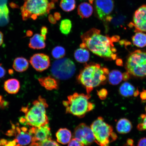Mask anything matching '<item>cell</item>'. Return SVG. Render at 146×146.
Segmentation results:
<instances>
[{
	"mask_svg": "<svg viewBox=\"0 0 146 146\" xmlns=\"http://www.w3.org/2000/svg\"><path fill=\"white\" fill-rule=\"evenodd\" d=\"M82 42L80 48H86L93 53L106 59H117L116 50L113 43L119 40V36L110 37L100 34V30L93 28L81 36Z\"/></svg>",
	"mask_w": 146,
	"mask_h": 146,
	"instance_id": "cell-1",
	"label": "cell"
},
{
	"mask_svg": "<svg viewBox=\"0 0 146 146\" xmlns=\"http://www.w3.org/2000/svg\"><path fill=\"white\" fill-rule=\"evenodd\" d=\"M108 69L102 67L99 64H86L82 69L77 77L78 81L86 89L87 94L90 95L95 88L104 83Z\"/></svg>",
	"mask_w": 146,
	"mask_h": 146,
	"instance_id": "cell-2",
	"label": "cell"
},
{
	"mask_svg": "<svg viewBox=\"0 0 146 146\" xmlns=\"http://www.w3.org/2000/svg\"><path fill=\"white\" fill-rule=\"evenodd\" d=\"M32 106L23 107L21 109L25 116L20 118V123L23 125H29L32 127H38L48 123L46 109L48 107L46 100L39 96L37 100L32 103Z\"/></svg>",
	"mask_w": 146,
	"mask_h": 146,
	"instance_id": "cell-3",
	"label": "cell"
},
{
	"mask_svg": "<svg viewBox=\"0 0 146 146\" xmlns=\"http://www.w3.org/2000/svg\"><path fill=\"white\" fill-rule=\"evenodd\" d=\"M90 95L75 93L67 97V100L63 102L66 113L81 118L95 107L94 104L90 101Z\"/></svg>",
	"mask_w": 146,
	"mask_h": 146,
	"instance_id": "cell-4",
	"label": "cell"
},
{
	"mask_svg": "<svg viewBox=\"0 0 146 146\" xmlns=\"http://www.w3.org/2000/svg\"><path fill=\"white\" fill-rule=\"evenodd\" d=\"M54 8V3L49 0H25L21 8V15L23 21L29 18L35 20L39 16L49 14Z\"/></svg>",
	"mask_w": 146,
	"mask_h": 146,
	"instance_id": "cell-5",
	"label": "cell"
},
{
	"mask_svg": "<svg viewBox=\"0 0 146 146\" xmlns=\"http://www.w3.org/2000/svg\"><path fill=\"white\" fill-rule=\"evenodd\" d=\"M90 127L95 142L100 146H109L110 142L116 139V135L113 132V127L106 123L102 117L93 122Z\"/></svg>",
	"mask_w": 146,
	"mask_h": 146,
	"instance_id": "cell-6",
	"label": "cell"
},
{
	"mask_svg": "<svg viewBox=\"0 0 146 146\" xmlns=\"http://www.w3.org/2000/svg\"><path fill=\"white\" fill-rule=\"evenodd\" d=\"M129 74L138 77L146 76V52L135 51L129 54L125 65Z\"/></svg>",
	"mask_w": 146,
	"mask_h": 146,
	"instance_id": "cell-7",
	"label": "cell"
},
{
	"mask_svg": "<svg viewBox=\"0 0 146 146\" xmlns=\"http://www.w3.org/2000/svg\"><path fill=\"white\" fill-rule=\"evenodd\" d=\"M75 65L68 58H62L54 62L51 68V72L56 79L66 80L72 78L76 72Z\"/></svg>",
	"mask_w": 146,
	"mask_h": 146,
	"instance_id": "cell-8",
	"label": "cell"
},
{
	"mask_svg": "<svg viewBox=\"0 0 146 146\" xmlns=\"http://www.w3.org/2000/svg\"><path fill=\"white\" fill-rule=\"evenodd\" d=\"M74 138L83 143L85 146H89L95 142L94 134L91 127L84 123L80 124L75 129Z\"/></svg>",
	"mask_w": 146,
	"mask_h": 146,
	"instance_id": "cell-9",
	"label": "cell"
},
{
	"mask_svg": "<svg viewBox=\"0 0 146 146\" xmlns=\"http://www.w3.org/2000/svg\"><path fill=\"white\" fill-rule=\"evenodd\" d=\"M94 3L96 15L98 19L104 21L106 18L110 16V14L113 10V1L94 0Z\"/></svg>",
	"mask_w": 146,
	"mask_h": 146,
	"instance_id": "cell-10",
	"label": "cell"
},
{
	"mask_svg": "<svg viewBox=\"0 0 146 146\" xmlns=\"http://www.w3.org/2000/svg\"><path fill=\"white\" fill-rule=\"evenodd\" d=\"M129 25L134 28L135 32H146V5H142L135 11L133 21Z\"/></svg>",
	"mask_w": 146,
	"mask_h": 146,
	"instance_id": "cell-11",
	"label": "cell"
},
{
	"mask_svg": "<svg viewBox=\"0 0 146 146\" xmlns=\"http://www.w3.org/2000/svg\"><path fill=\"white\" fill-rule=\"evenodd\" d=\"M14 133L15 139L14 140L20 146H26L28 145L32 141V136L28 130L27 128L23 127L20 128L13 125L12 129L9 131L8 135Z\"/></svg>",
	"mask_w": 146,
	"mask_h": 146,
	"instance_id": "cell-12",
	"label": "cell"
},
{
	"mask_svg": "<svg viewBox=\"0 0 146 146\" xmlns=\"http://www.w3.org/2000/svg\"><path fill=\"white\" fill-rule=\"evenodd\" d=\"M29 131L32 136V143L52 139V134L48 124L39 127H32Z\"/></svg>",
	"mask_w": 146,
	"mask_h": 146,
	"instance_id": "cell-13",
	"label": "cell"
},
{
	"mask_svg": "<svg viewBox=\"0 0 146 146\" xmlns=\"http://www.w3.org/2000/svg\"><path fill=\"white\" fill-rule=\"evenodd\" d=\"M30 62L33 68L37 72H43L50 65V57L43 53L34 54L30 58Z\"/></svg>",
	"mask_w": 146,
	"mask_h": 146,
	"instance_id": "cell-14",
	"label": "cell"
},
{
	"mask_svg": "<svg viewBox=\"0 0 146 146\" xmlns=\"http://www.w3.org/2000/svg\"><path fill=\"white\" fill-rule=\"evenodd\" d=\"M46 37L41 34H35L30 39L29 46L33 50H41L45 48Z\"/></svg>",
	"mask_w": 146,
	"mask_h": 146,
	"instance_id": "cell-15",
	"label": "cell"
},
{
	"mask_svg": "<svg viewBox=\"0 0 146 146\" xmlns=\"http://www.w3.org/2000/svg\"><path fill=\"white\" fill-rule=\"evenodd\" d=\"M8 0H0V27L8 24L9 21V11L7 6Z\"/></svg>",
	"mask_w": 146,
	"mask_h": 146,
	"instance_id": "cell-16",
	"label": "cell"
},
{
	"mask_svg": "<svg viewBox=\"0 0 146 146\" xmlns=\"http://www.w3.org/2000/svg\"><path fill=\"white\" fill-rule=\"evenodd\" d=\"M38 80L42 86L46 90H56L59 88V84L57 79L50 76L40 78Z\"/></svg>",
	"mask_w": 146,
	"mask_h": 146,
	"instance_id": "cell-17",
	"label": "cell"
},
{
	"mask_svg": "<svg viewBox=\"0 0 146 146\" xmlns=\"http://www.w3.org/2000/svg\"><path fill=\"white\" fill-rule=\"evenodd\" d=\"M5 90L10 94H16L19 92L20 83L15 78H11L5 81L3 85Z\"/></svg>",
	"mask_w": 146,
	"mask_h": 146,
	"instance_id": "cell-18",
	"label": "cell"
},
{
	"mask_svg": "<svg viewBox=\"0 0 146 146\" xmlns=\"http://www.w3.org/2000/svg\"><path fill=\"white\" fill-rule=\"evenodd\" d=\"M56 136L59 143L66 145L70 141L72 135L70 131L66 128H61L56 132Z\"/></svg>",
	"mask_w": 146,
	"mask_h": 146,
	"instance_id": "cell-19",
	"label": "cell"
},
{
	"mask_svg": "<svg viewBox=\"0 0 146 146\" xmlns=\"http://www.w3.org/2000/svg\"><path fill=\"white\" fill-rule=\"evenodd\" d=\"M29 67L28 61L23 57L16 58L14 60L13 67L18 72H22L26 71Z\"/></svg>",
	"mask_w": 146,
	"mask_h": 146,
	"instance_id": "cell-20",
	"label": "cell"
},
{
	"mask_svg": "<svg viewBox=\"0 0 146 146\" xmlns=\"http://www.w3.org/2000/svg\"><path fill=\"white\" fill-rule=\"evenodd\" d=\"M93 12V7L88 3H81L78 7V14L82 19L90 17Z\"/></svg>",
	"mask_w": 146,
	"mask_h": 146,
	"instance_id": "cell-21",
	"label": "cell"
},
{
	"mask_svg": "<svg viewBox=\"0 0 146 146\" xmlns=\"http://www.w3.org/2000/svg\"><path fill=\"white\" fill-rule=\"evenodd\" d=\"M132 128V123L126 118L121 119L117 123V130L120 134H126L130 132Z\"/></svg>",
	"mask_w": 146,
	"mask_h": 146,
	"instance_id": "cell-22",
	"label": "cell"
},
{
	"mask_svg": "<svg viewBox=\"0 0 146 146\" xmlns=\"http://www.w3.org/2000/svg\"><path fill=\"white\" fill-rule=\"evenodd\" d=\"M74 55L75 59L78 62L85 63L89 61L90 54L87 49L80 48L75 51Z\"/></svg>",
	"mask_w": 146,
	"mask_h": 146,
	"instance_id": "cell-23",
	"label": "cell"
},
{
	"mask_svg": "<svg viewBox=\"0 0 146 146\" xmlns=\"http://www.w3.org/2000/svg\"><path fill=\"white\" fill-rule=\"evenodd\" d=\"M132 41L133 44L140 48L146 46V34L142 32H137L133 36Z\"/></svg>",
	"mask_w": 146,
	"mask_h": 146,
	"instance_id": "cell-24",
	"label": "cell"
},
{
	"mask_svg": "<svg viewBox=\"0 0 146 146\" xmlns=\"http://www.w3.org/2000/svg\"><path fill=\"white\" fill-rule=\"evenodd\" d=\"M136 90L135 88L132 84L128 82H125L120 86L119 92L121 96L125 97H128L134 96Z\"/></svg>",
	"mask_w": 146,
	"mask_h": 146,
	"instance_id": "cell-25",
	"label": "cell"
},
{
	"mask_svg": "<svg viewBox=\"0 0 146 146\" xmlns=\"http://www.w3.org/2000/svg\"><path fill=\"white\" fill-rule=\"evenodd\" d=\"M123 80V74L119 71L113 70L109 73L108 81L111 85L118 84Z\"/></svg>",
	"mask_w": 146,
	"mask_h": 146,
	"instance_id": "cell-26",
	"label": "cell"
},
{
	"mask_svg": "<svg viewBox=\"0 0 146 146\" xmlns=\"http://www.w3.org/2000/svg\"><path fill=\"white\" fill-rule=\"evenodd\" d=\"M75 0H61L60 7L65 12L72 11L76 7Z\"/></svg>",
	"mask_w": 146,
	"mask_h": 146,
	"instance_id": "cell-27",
	"label": "cell"
},
{
	"mask_svg": "<svg viewBox=\"0 0 146 146\" xmlns=\"http://www.w3.org/2000/svg\"><path fill=\"white\" fill-rule=\"evenodd\" d=\"M72 28V22L70 20L65 19L62 21L60 26V30L62 33L65 35H68L70 33Z\"/></svg>",
	"mask_w": 146,
	"mask_h": 146,
	"instance_id": "cell-28",
	"label": "cell"
},
{
	"mask_svg": "<svg viewBox=\"0 0 146 146\" xmlns=\"http://www.w3.org/2000/svg\"><path fill=\"white\" fill-rule=\"evenodd\" d=\"M66 51L64 48L61 46L55 47L52 50V55L55 59H59L63 58L65 56Z\"/></svg>",
	"mask_w": 146,
	"mask_h": 146,
	"instance_id": "cell-29",
	"label": "cell"
},
{
	"mask_svg": "<svg viewBox=\"0 0 146 146\" xmlns=\"http://www.w3.org/2000/svg\"><path fill=\"white\" fill-rule=\"evenodd\" d=\"M30 146H60L56 141L52 139L40 142L32 143Z\"/></svg>",
	"mask_w": 146,
	"mask_h": 146,
	"instance_id": "cell-30",
	"label": "cell"
},
{
	"mask_svg": "<svg viewBox=\"0 0 146 146\" xmlns=\"http://www.w3.org/2000/svg\"><path fill=\"white\" fill-rule=\"evenodd\" d=\"M142 122L138 125V130L140 131L146 130V113L142 114L141 116Z\"/></svg>",
	"mask_w": 146,
	"mask_h": 146,
	"instance_id": "cell-31",
	"label": "cell"
},
{
	"mask_svg": "<svg viewBox=\"0 0 146 146\" xmlns=\"http://www.w3.org/2000/svg\"><path fill=\"white\" fill-rule=\"evenodd\" d=\"M97 94L100 100H104L107 98L108 94V92L106 89L103 88L98 91Z\"/></svg>",
	"mask_w": 146,
	"mask_h": 146,
	"instance_id": "cell-32",
	"label": "cell"
},
{
	"mask_svg": "<svg viewBox=\"0 0 146 146\" xmlns=\"http://www.w3.org/2000/svg\"><path fill=\"white\" fill-rule=\"evenodd\" d=\"M68 146H85L81 142L75 138H73L68 143Z\"/></svg>",
	"mask_w": 146,
	"mask_h": 146,
	"instance_id": "cell-33",
	"label": "cell"
},
{
	"mask_svg": "<svg viewBox=\"0 0 146 146\" xmlns=\"http://www.w3.org/2000/svg\"><path fill=\"white\" fill-rule=\"evenodd\" d=\"M138 146H146V138L140 139L138 142Z\"/></svg>",
	"mask_w": 146,
	"mask_h": 146,
	"instance_id": "cell-34",
	"label": "cell"
},
{
	"mask_svg": "<svg viewBox=\"0 0 146 146\" xmlns=\"http://www.w3.org/2000/svg\"><path fill=\"white\" fill-rule=\"evenodd\" d=\"M6 74V70L3 67L0 65V78H3Z\"/></svg>",
	"mask_w": 146,
	"mask_h": 146,
	"instance_id": "cell-35",
	"label": "cell"
},
{
	"mask_svg": "<svg viewBox=\"0 0 146 146\" xmlns=\"http://www.w3.org/2000/svg\"><path fill=\"white\" fill-rule=\"evenodd\" d=\"M47 31H48V30H47L46 27H42L41 30V35L46 37V36L47 33Z\"/></svg>",
	"mask_w": 146,
	"mask_h": 146,
	"instance_id": "cell-36",
	"label": "cell"
},
{
	"mask_svg": "<svg viewBox=\"0 0 146 146\" xmlns=\"http://www.w3.org/2000/svg\"><path fill=\"white\" fill-rule=\"evenodd\" d=\"M123 74V80L125 81H127L129 79L130 77V74L128 72H127L124 73Z\"/></svg>",
	"mask_w": 146,
	"mask_h": 146,
	"instance_id": "cell-37",
	"label": "cell"
},
{
	"mask_svg": "<svg viewBox=\"0 0 146 146\" xmlns=\"http://www.w3.org/2000/svg\"><path fill=\"white\" fill-rule=\"evenodd\" d=\"M48 20L52 24H55L56 23V20L55 19L54 16L52 15H50L48 17Z\"/></svg>",
	"mask_w": 146,
	"mask_h": 146,
	"instance_id": "cell-38",
	"label": "cell"
},
{
	"mask_svg": "<svg viewBox=\"0 0 146 146\" xmlns=\"http://www.w3.org/2000/svg\"><path fill=\"white\" fill-rule=\"evenodd\" d=\"M140 98L141 99L143 100H146V90H143L142 92L140 93Z\"/></svg>",
	"mask_w": 146,
	"mask_h": 146,
	"instance_id": "cell-39",
	"label": "cell"
},
{
	"mask_svg": "<svg viewBox=\"0 0 146 146\" xmlns=\"http://www.w3.org/2000/svg\"><path fill=\"white\" fill-rule=\"evenodd\" d=\"M54 16L56 21H59L61 18V14L58 12L55 13Z\"/></svg>",
	"mask_w": 146,
	"mask_h": 146,
	"instance_id": "cell-40",
	"label": "cell"
},
{
	"mask_svg": "<svg viewBox=\"0 0 146 146\" xmlns=\"http://www.w3.org/2000/svg\"><path fill=\"white\" fill-rule=\"evenodd\" d=\"M116 64L119 66H122L123 65V62L121 59H117L116 61Z\"/></svg>",
	"mask_w": 146,
	"mask_h": 146,
	"instance_id": "cell-41",
	"label": "cell"
},
{
	"mask_svg": "<svg viewBox=\"0 0 146 146\" xmlns=\"http://www.w3.org/2000/svg\"><path fill=\"white\" fill-rule=\"evenodd\" d=\"M3 41V34L1 32H0V46L2 44Z\"/></svg>",
	"mask_w": 146,
	"mask_h": 146,
	"instance_id": "cell-42",
	"label": "cell"
},
{
	"mask_svg": "<svg viewBox=\"0 0 146 146\" xmlns=\"http://www.w3.org/2000/svg\"><path fill=\"white\" fill-rule=\"evenodd\" d=\"M139 91L138 90H136L134 92V96L135 97L137 96L139 94Z\"/></svg>",
	"mask_w": 146,
	"mask_h": 146,
	"instance_id": "cell-43",
	"label": "cell"
},
{
	"mask_svg": "<svg viewBox=\"0 0 146 146\" xmlns=\"http://www.w3.org/2000/svg\"><path fill=\"white\" fill-rule=\"evenodd\" d=\"M52 2H53L54 3H56L58 1V0H52Z\"/></svg>",
	"mask_w": 146,
	"mask_h": 146,
	"instance_id": "cell-44",
	"label": "cell"
},
{
	"mask_svg": "<svg viewBox=\"0 0 146 146\" xmlns=\"http://www.w3.org/2000/svg\"></svg>",
	"mask_w": 146,
	"mask_h": 146,
	"instance_id": "cell-45",
	"label": "cell"
}]
</instances>
